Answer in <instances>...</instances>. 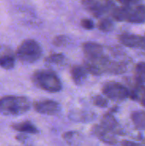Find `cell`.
<instances>
[{"instance_id": "8992f818", "label": "cell", "mask_w": 145, "mask_h": 146, "mask_svg": "<svg viewBox=\"0 0 145 146\" xmlns=\"http://www.w3.org/2000/svg\"><path fill=\"white\" fill-rule=\"evenodd\" d=\"M33 108L38 113L48 115H56L61 110V106L57 102L47 99L36 101L33 104Z\"/></svg>"}, {"instance_id": "cb8c5ba5", "label": "cell", "mask_w": 145, "mask_h": 146, "mask_svg": "<svg viewBox=\"0 0 145 146\" xmlns=\"http://www.w3.org/2000/svg\"><path fill=\"white\" fill-rule=\"evenodd\" d=\"M125 7H132V5L137 4L140 0H118Z\"/></svg>"}, {"instance_id": "5b68a950", "label": "cell", "mask_w": 145, "mask_h": 146, "mask_svg": "<svg viewBox=\"0 0 145 146\" xmlns=\"http://www.w3.org/2000/svg\"><path fill=\"white\" fill-rule=\"evenodd\" d=\"M103 94L113 100H123L129 95L128 90L120 83L110 81L104 84L103 87Z\"/></svg>"}, {"instance_id": "ba28073f", "label": "cell", "mask_w": 145, "mask_h": 146, "mask_svg": "<svg viewBox=\"0 0 145 146\" xmlns=\"http://www.w3.org/2000/svg\"><path fill=\"white\" fill-rule=\"evenodd\" d=\"M119 41L122 44L131 48H136V47L145 48V38L138 35L123 33L119 36Z\"/></svg>"}, {"instance_id": "5bb4252c", "label": "cell", "mask_w": 145, "mask_h": 146, "mask_svg": "<svg viewBox=\"0 0 145 146\" xmlns=\"http://www.w3.org/2000/svg\"><path fill=\"white\" fill-rule=\"evenodd\" d=\"M92 133L96 136H97L101 140L104 141L105 143H109V144H113L114 143V138L110 134L109 130L106 129L103 126L96 125L92 128Z\"/></svg>"}, {"instance_id": "d6986e66", "label": "cell", "mask_w": 145, "mask_h": 146, "mask_svg": "<svg viewBox=\"0 0 145 146\" xmlns=\"http://www.w3.org/2000/svg\"><path fill=\"white\" fill-rule=\"evenodd\" d=\"M97 27L102 32H110L114 28V23L110 19L103 18V19H101L98 21Z\"/></svg>"}, {"instance_id": "3957f363", "label": "cell", "mask_w": 145, "mask_h": 146, "mask_svg": "<svg viewBox=\"0 0 145 146\" xmlns=\"http://www.w3.org/2000/svg\"><path fill=\"white\" fill-rule=\"evenodd\" d=\"M42 56L40 44L33 39L24 40L17 48L15 56L24 63H32L37 62Z\"/></svg>"}, {"instance_id": "7a4b0ae2", "label": "cell", "mask_w": 145, "mask_h": 146, "mask_svg": "<svg viewBox=\"0 0 145 146\" xmlns=\"http://www.w3.org/2000/svg\"><path fill=\"white\" fill-rule=\"evenodd\" d=\"M32 80L35 86L49 92H58L62 88L58 76L50 69L35 71L32 76Z\"/></svg>"}, {"instance_id": "9a60e30c", "label": "cell", "mask_w": 145, "mask_h": 146, "mask_svg": "<svg viewBox=\"0 0 145 146\" xmlns=\"http://www.w3.org/2000/svg\"><path fill=\"white\" fill-rule=\"evenodd\" d=\"M45 63L48 66H63L66 63V57L61 53H54L45 58Z\"/></svg>"}, {"instance_id": "9c48e42d", "label": "cell", "mask_w": 145, "mask_h": 146, "mask_svg": "<svg viewBox=\"0 0 145 146\" xmlns=\"http://www.w3.org/2000/svg\"><path fill=\"white\" fill-rule=\"evenodd\" d=\"M82 5L87 11L96 17H99L104 14L109 7L108 4H103L97 0H83Z\"/></svg>"}, {"instance_id": "7402d4cb", "label": "cell", "mask_w": 145, "mask_h": 146, "mask_svg": "<svg viewBox=\"0 0 145 146\" xmlns=\"http://www.w3.org/2000/svg\"><path fill=\"white\" fill-rule=\"evenodd\" d=\"M92 102L93 104L96 105V106H98V107H106L108 105V101L105 98L102 97V96H95L93 98H92Z\"/></svg>"}, {"instance_id": "277c9868", "label": "cell", "mask_w": 145, "mask_h": 146, "mask_svg": "<svg viewBox=\"0 0 145 146\" xmlns=\"http://www.w3.org/2000/svg\"><path fill=\"white\" fill-rule=\"evenodd\" d=\"M112 16L116 21H126L132 23H143L145 21V5L135 7H122L113 10Z\"/></svg>"}, {"instance_id": "44dd1931", "label": "cell", "mask_w": 145, "mask_h": 146, "mask_svg": "<svg viewBox=\"0 0 145 146\" xmlns=\"http://www.w3.org/2000/svg\"><path fill=\"white\" fill-rule=\"evenodd\" d=\"M53 43L56 46H65V45H68V44L69 38L67 36H64V35L57 36L56 38H55Z\"/></svg>"}, {"instance_id": "6da1fadb", "label": "cell", "mask_w": 145, "mask_h": 146, "mask_svg": "<svg viewBox=\"0 0 145 146\" xmlns=\"http://www.w3.org/2000/svg\"><path fill=\"white\" fill-rule=\"evenodd\" d=\"M31 102L26 97L5 96L0 98V113L4 115H19L30 110Z\"/></svg>"}, {"instance_id": "8fae6325", "label": "cell", "mask_w": 145, "mask_h": 146, "mask_svg": "<svg viewBox=\"0 0 145 146\" xmlns=\"http://www.w3.org/2000/svg\"><path fill=\"white\" fill-rule=\"evenodd\" d=\"M70 74L73 83L77 86H80L84 83L87 76V71L84 66L74 65L70 69Z\"/></svg>"}, {"instance_id": "30bf717a", "label": "cell", "mask_w": 145, "mask_h": 146, "mask_svg": "<svg viewBox=\"0 0 145 146\" xmlns=\"http://www.w3.org/2000/svg\"><path fill=\"white\" fill-rule=\"evenodd\" d=\"M82 48L87 59H97L103 56V46L97 43L86 42L83 44Z\"/></svg>"}, {"instance_id": "52a82bcc", "label": "cell", "mask_w": 145, "mask_h": 146, "mask_svg": "<svg viewBox=\"0 0 145 146\" xmlns=\"http://www.w3.org/2000/svg\"><path fill=\"white\" fill-rule=\"evenodd\" d=\"M15 53L6 45H0V67L9 70L15 67Z\"/></svg>"}, {"instance_id": "7c38bea8", "label": "cell", "mask_w": 145, "mask_h": 146, "mask_svg": "<svg viewBox=\"0 0 145 146\" xmlns=\"http://www.w3.org/2000/svg\"><path fill=\"white\" fill-rule=\"evenodd\" d=\"M95 117V115L91 112L87 111H82V110H74L71 111L69 114L70 120L76 121V122H87Z\"/></svg>"}, {"instance_id": "4fadbf2b", "label": "cell", "mask_w": 145, "mask_h": 146, "mask_svg": "<svg viewBox=\"0 0 145 146\" xmlns=\"http://www.w3.org/2000/svg\"><path fill=\"white\" fill-rule=\"evenodd\" d=\"M12 128L19 133H38V128L31 122V121H22L19 123H15L12 124Z\"/></svg>"}, {"instance_id": "2e32d148", "label": "cell", "mask_w": 145, "mask_h": 146, "mask_svg": "<svg viewBox=\"0 0 145 146\" xmlns=\"http://www.w3.org/2000/svg\"><path fill=\"white\" fill-rule=\"evenodd\" d=\"M132 120L137 127L145 129V112L144 111H138L132 115Z\"/></svg>"}, {"instance_id": "ac0fdd59", "label": "cell", "mask_w": 145, "mask_h": 146, "mask_svg": "<svg viewBox=\"0 0 145 146\" xmlns=\"http://www.w3.org/2000/svg\"><path fill=\"white\" fill-rule=\"evenodd\" d=\"M79 133L78 132H66L62 138L68 145H76L79 141Z\"/></svg>"}, {"instance_id": "d4e9b609", "label": "cell", "mask_w": 145, "mask_h": 146, "mask_svg": "<svg viewBox=\"0 0 145 146\" xmlns=\"http://www.w3.org/2000/svg\"><path fill=\"white\" fill-rule=\"evenodd\" d=\"M15 139H16L17 141H19V142H21V143L23 144V143H26V140L28 139V137H27V135H26V133H20L19 134L16 135Z\"/></svg>"}, {"instance_id": "ffe728a7", "label": "cell", "mask_w": 145, "mask_h": 146, "mask_svg": "<svg viewBox=\"0 0 145 146\" xmlns=\"http://www.w3.org/2000/svg\"><path fill=\"white\" fill-rule=\"evenodd\" d=\"M136 78L140 82H145V62H139L135 69Z\"/></svg>"}, {"instance_id": "603a6c76", "label": "cell", "mask_w": 145, "mask_h": 146, "mask_svg": "<svg viewBox=\"0 0 145 146\" xmlns=\"http://www.w3.org/2000/svg\"><path fill=\"white\" fill-rule=\"evenodd\" d=\"M81 26L86 30H91L94 28V22L90 19H83L81 20Z\"/></svg>"}, {"instance_id": "e0dca14e", "label": "cell", "mask_w": 145, "mask_h": 146, "mask_svg": "<svg viewBox=\"0 0 145 146\" xmlns=\"http://www.w3.org/2000/svg\"><path fill=\"white\" fill-rule=\"evenodd\" d=\"M102 126L106 129L112 131L116 127V121L111 115H105L102 120Z\"/></svg>"}]
</instances>
